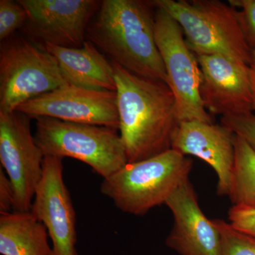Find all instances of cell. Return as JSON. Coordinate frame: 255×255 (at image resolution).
Here are the masks:
<instances>
[{"instance_id": "603a6c76", "label": "cell", "mask_w": 255, "mask_h": 255, "mask_svg": "<svg viewBox=\"0 0 255 255\" xmlns=\"http://www.w3.org/2000/svg\"><path fill=\"white\" fill-rule=\"evenodd\" d=\"M14 190L9 177L2 168H0V214L13 211Z\"/></svg>"}, {"instance_id": "4fadbf2b", "label": "cell", "mask_w": 255, "mask_h": 255, "mask_svg": "<svg viewBox=\"0 0 255 255\" xmlns=\"http://www.w3.org/2000/svg\"><path fill=\"white\" fill-rule=\"evenodd\" d=\"M165 205L173 216L166 244L179 255H221V235L213 220L201 209L189 179L170 196Z\"/></svg>"}, {"instance_id": "8fae6325", "label": "cell", "mask_w": 255, "mask_h": 255, "mask_svg": "<svg viewBox=\"0 0 255 255\" xmlns=\"http://www.w3.org/2000/svg\"><path fill=\"white\" fill-rule=\"evenodd\" d=\"M16 111L31 119L50 117L119 129L116 92L98 91L69 85L32 99Z\"/></svg>"}, {"instance_id": "6da1fadb", "label": "cell", "mask_w": 255, "mask_h": 255, "mask_svg": "<svg viewBox=\"0 0 255 255\" xmlns=\"http://www.w3.org/2000/svg\"><path fill=\"white\" fill-rule=\"evenodd\" d=\"M111 62L117 85L119 131L128 163L171 150L180 122L168 85Z\"/></svg>"}, {"instance_id": "5bb4252c", "label": "cell", "mask_w": 255, "mask_h": 255, "mask_svg": "<svg viewBox=\"0 0 255 255\" xmlns=\"http://www.w3.org/2000/svg\"><path fill=\"white\" fill-rule=\"evenodd\" d=\"M235 135L223 124L187 121L179 124L172 149L209 164L217 175L218 195L228 196L235 162Z\"/></svg>"}, {"instance_id": "8992f818", "label": "cell", "mask_w": 255, "mask_h": 255, "mask_svg": "<svg viewBox=\"0 0 255 255\" xmlns=\"http://www.w3.org/2000/svg\"><path fill=\"white\" fill-rule=\"evenodd\" d=\"M69 85L54 57L26 36L14 34L1 42L0 112H15L28 101Z\"/></svg>"}, {"instance_id": "ffe728a7", "label": "cell", "mask_w": 255, "mask_h": 255, "mask_svg": "<svg viewBox=\"0 0 255 255\" xmlns=\"http://www.w3.org/2000/svg\"><path fill=\"white\" fill-rule=\"evenodd\" d=\"M221 124L244 139L255 150V114L253 112L223 116Z\"/></svg>"}, {"instance_id": "ba28073f", "label": "cell", "mask_w": 255, "mask_h": 255, "mask_svg": "<svg viewBox=\"0 0 255 255\" xmlns=\"http://www.w3.org/2000/svg\"><path fill=\"white\" fill-rule=\"evenodd\" d=\"M31 118L0 112V162L14 190L13 211L28 212L43 174L45 156L31 130Z\"/></svg>"}, {"instance_id": "cb8c5ba5", "label": "cell", "mask_w": 255, "mask_h": 255, "mask_svg": "<svg viewBox=\"0 0 255 255\" xmlns=\"http://www.w3.org/2000/svg\"><path fill=\"white\" fill-rule=\"evenodd\" d=\"M250 77H251L252 91H253L254 112H255V49L253 50L251 63L249 64Z\"/></svg>"}, {"instance_id": "ac0fdd59", "label": "cell", "mask_w": 255, "mask_h": 255, "mask_svg": "<svg viewBox=\"0 0 255 255\" xmlns=\"http://www.w3.org/2000/svg\"><path fill=\"white\" fill-rule=\"evenodd\" d=\"M221 235V255H255V239L241 232L231 223L214 219Z\"/></svg>"}, {"instance_id": "e0dca14e", "label": "cell", "mask_w": 255, "mask_h": 255, "mask_svg": "<svg viewBox=\"0 0 255 255\" xmlns=\"http://www.w3.org/2000/svg\"><path fill=\"white\" fill-rule=\"evenodd\" d=\"M233 206L255 209V150L235 135V162L228 194Z\"/></svg>"}, {"instance_id": "5b68a950", "label": "cell", "mask_w": 255, "mask_h": 255, "mask_svg": "<svg viewBox=\"0 0 255 255\" xmlns=\"http://www.w3.org/2000/svg\"><path fill=\"white\" fill-rule=\"evenodd\" d=\"M35 120V139L45 157L78 159L103 179L128 163L125 146L117 129L50 117Z\"/></svg>"}, {"instance_id": "7a4b0ae2", "label": "cell", "mask_w": 255, "mask_h": 255, "mask_svg": "<svg viewBox=\"0 0 255 255\" xmlns=\"http://www.w3.org/2000/svg\"><path fill=\"white\" fill-rule=\"evenodd\" d=\"M155 5L143 0H103L86 38L130 73L167 84L155 41Z\"/></svg>"}, {"instance_id": "9a60e30c", "label": "cell", "mask_w": 255, "mask_h": 255, "mask_svg": "<svg viewBox=\"0 0 255 255\" xmlns=\"http://www.w3.org/2000/svg\"><path fill=\"white\" fill-rule=\"evenodd\" d=\"M42 48L54 57L70 85L98 91H117L112 62L91 41L86 40L78 48L50 44Z\"/></svg>"}, {"instance_id": "d6986e66", "label": "cell", "mask_w": 255, "mask_h": 255, "mask_svg": "<svg viewBox=\"0 0 255 255\" xmlns=\"http://www.w3.org/2000/svg\"><path fill=\"white\" fill-rule=\"evenodd\" d=\"M28 14L18 1H0V41L3 42L21 30L27 21Z\"/></svg>"}, {"instance_id": "7402d4cb", "label": "cell", "mask_w": 255, "mask_h": 255, "mask_svg": "<svg viewBox=\"0 0 255 255\" xmlns=\"http://www.w3.org/2000/svg\"><path fill=\"white\" fill-rule=\"evenodd\" d=\"M228 219L233 227L255 239V209L233 206Z\"/></svg>"}, {"instance_id": "7c38bea8", "label": "cell", "mask_w": 255, "mask_h": 255, "mask_svg": "<svg viewBox=\"0 0 255 255\" xmlns=\"http://www.w3.org/2000/svg\"><path fill=\"white\" fill-rule=\"evenodd\" d=\"M201 72L200 96L211 115L254 112L249 65L219 55H196Z\"/></svg>"}, {"instance_id": "52a82bcc", "label": "cell", "mask_w": 255, "mask_h": 255, "mask_svg": "<svg viewBox=\"0 0 255 255\" xmlns=\"http://www.w3.org/2000/svg\"><path fill=\"white\" fill-rule=\"evenodd\" d=\"M155 36L167 74V85L175 98L179 122L213 123L201 101V72L196 55L188 46L177 21L156 5Z\"/></svg>"}, {"instance_id": "3957f363", "label": "cell", "mask_w": 255, "mask_h": 255, "mask_svg": "<svg viewBox=\"0 0 255 255\" xmlns=\"http://www.w3.org/2000/svg\"><path fill=\"white\" fill-rule=\"evenodd\" d=\"M192 161L171 149L138 162L127 163L103 179L102 194L126 214L144 216L165 204L182 183L189 179Z\"/></svg>"}, {"instance_id": "2e32d148", "label": "cell", "mask_w": 255, "mask_h": 255, "mask_svg": "<svg viewBox=\"0 0 255 255\" xmlns=\"http://www.w3.org/2000/svg\"><path fill=\"white\" fill-rule=\"evenodd\" d=\"M48 231L30 211L0 214V254L52 255Z\"/></svg>"}, {"instance_id": "9c48e42d", "label": "cell", "mask_w": 255, "mask_h": 255, "mask_svg": "<svg viewBox=\"0 0 255 255\" xmlns=\"http://www.w3.org/2000/svg\"><path fill=\"white\" fill-rule=\"evenodd\" d=\"M28 18L21 31L28 39L46 44L78 48L86 41L89 23L100 8L96 0H18Z\"/></svg>"}, {"instance_id": "30bf717a", "label": "cell", "mask_w": 255, "mask_h": 255, "mask_svg": "<svg viewBox=\"0 0 255 255\" xmlns=\"http://www.w3.org/2000/svg\"><path fill=\"white\" fill-rule=\"evenodd\" d=\"M63 159L46 156L30 212L44 225L52 255H78L76 214L63 177Z\"/></svg>"}, {"instance_id": "44dd1931", "label": "cell", "mask_w": 255, "mask_h": 255, "mask_svg": "<svg viewBox=\"0 0 255 255\" xmlns=\"http://www.w3.org/2000/svg\"><path fill=\"white\" fill-rule=\"evenodd\" d=\"M229 4L238 11L243 33L252 50L255 49V0H231Z\"/></svg>"}, {"instance_id": "277c9868", "label": "cell", "mask_w": 255, "mask_h": 255, "mask_svg": "<svg viewBox=\"0 0 255 255\" xmlns=\"http://www.w3.org/2000/svg\"><path fill=\"white\" fill-rule=\"evenodd\" d=\"M182 28L196 55H219L248 64L253 50L234 6L219 0H155Z\"/></svg>"}]
</instances>
